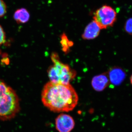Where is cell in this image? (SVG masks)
Returning a JSON list of instances; mask_svg holds the SVG:
<instances>
[{
    "label": "cell",
    "instance_id": "obj_1",
    "mask_svg": "<svg viewBox=\"0 0 132 132\" xmlns=\"http://www.w3.org/2000/svg\"><path fill=\"white\" fill-rule=\"evenodd\" d=\"M78 94L70 84H57L49 82L44 86L42 101L45 106L56 113L72 111L78 104Z\"/></svg>",
    "mask_w": 132,
    "mask_h": 132
},
{
    "label": "cell",
    "instance_id": "obj_2",
    "mask_svg": "<svg viewBox=\"0 0 132 132\" xmlns=\"http://www.w3.org/2000/svg\"><path fill=\"white\" fill-rule=\"evenodd\" d=\"M51 57L53 65L47 71L50 82L63 85L70 84L76 76V72L68 65L62 62L56 53H52Z\"/></svg>",
    "mask_w": 132,
    "mask_h": 132
},
{
    "label": "cell",
    "instance_id": "obj_3",
    "mask_svg": "<svg viewBox=\"0 0 132 132\" xmlns=\"http://www.w3.org/2000/svg\"><path fill=\"white\" fill-rule=\"evenodd\" d=\"M20 108L18 96L10 88L7 93L0 98V119H12L18 113Z\"/></svg>",
    "mask_w": 132,
    "mask_h": 132
},
{
    "label": "cell",
    "instance_id": "obj_4",
    "mask_svg": "<svg viewBox=\"0 0 132 132\" xmlns=\"http://www.w3.org/2000/svg\"><path fill=\"white\" fill-rule=\"evenodd\" d=\"M93 18L101 29H105L112 26L115 22L116 13L111 7L105 5L96 10Z\"/></svg>",
    "mask_w": 132,
    "mask_h": 132
},
{
    "label": "cell",
    "instance_id": "obj_5",
    "mask_svg": "<svg viewBox=\"0 0 132 132\" xmlns=\"http://www.w3.org/2000/svg\"><path fill=\"white\" fill-rule=\"evenodd\" d=\"M75 126V122L71 116L62 113L55 119L56 129L59 132H71Z\"/></svg>",
    "mask_w": 132,
    "mask_h": 132
},
{
    "label": "cell",
    "instance_id": "obj_6",
    "mask_svg": "<svg viewBox=\"0 0 132 132\" xmlns=\"http://www.w3.org/2000/svg\"><path fill=\"white\" fill-rule=\"evenodd\" d=\"M108 75L110 82L116 86L121 85L126 76L125 71L119 67L111 68L109 72Z\"/></svg>",
    "mask_w": 132,
    "mask_h": 132
},
{
    "label": "cell",
    "instance_id": "obj_7",
    "mask_svg": "<svg viewBox=\"0 0 132 132\" xmlns=\"http://www.w3.org/2000/svg\"><path fill=\"white\" fill-rule=\"evenodd\" d=\"M109 82L107 74L103 73L94 77L92 79V85L95 91L101 92L107 87Z\"/></svg>",
    "mask_w": 132,
    "mask_h": 132
},
{
    "label": "cell",
    "instance_id": "obj_8",
    "mask_svg": "<svg viewBox=\"0 0 132 132\" xmlns=\"http://www.w3.org/2000/svg\"><path fill=\"white\" fill-rule=\"evenodd\" d=\"M101 29L94 20L87 26L82 35V38L85 40H91L97 38Z\"/></svg>",
    "mask_w": 132,
    "mask_h": 132
},
{
    "label": "cell",
    "instance_id": "obj_9",
    "mask_svg": "<svg viewBox=\"0 0 132 132\" xmlns=\"http://www.w3.org/2000/svg\"><path fill=\"white\" fill-rule=\"evenodd\" d=\"M15 20L19 24H24L27 22L30 18V14L27 9L21 8L15 12L13 16Z\"/></svg>",
    "mask_w": 132,
    "mask_h": 132
},
{
    "label": "cell",
    "instance_id": "obj_10",
    "mask_svg": "<svg viewBox=\"0 0 132 132\" xmlns=\"http://www.w3.org/2000/svg\"><path fill=\"white\" fill-rule=\"evenodd\" d=\"M10 88V87L8 86L5 82L0 79V98L5 95Z\"/></svg>",
    "mask_w": 132,
    "mask_h": 132
},
{
    "label": "cell",
    "instance_id": "obj_11",
    "mask_svg": "<svg viewBox=\"0 0 132 132\" xmlns=\"http://www.w3.org/2000/svg\"><path fill=\"white\" fill-rule=\"evenodd\" d=\"M61 38L62 45L64 48V50H65V52H66V50L68 49L69 47L71 46V44L67 39V36L65 34L62 35Z\"/></svg>",
    "mask_w": 132,
    "mask_h": 132
},
{
    "label": "cell",
    "instance_id": "obj_12",
    "mask_svg": "<svg viewBox=\"0 0 132 132\" xmlns=\"http://www.w3.org/2000/svg\"><path fill=\"white\" fill-rule=\"evenodd\" d=\"M6 12V5L3 0H0V18L4 16Z\"/></svg>",
    "mask_w": 132,
    "mask_h": 132
},
{
    "label": "cell",
    "instance_id": "obj_13",
    "mask_svg": "<svg viewBox=\"0 0 132 132\" xmlns=\"http://www.w3.org/2000/svg\"><path fill=\"white\" fill-rule=\"evenodd\" d=\"M125 29L127 32L132 35V18L128 19L125 26Z\"/></svg>",
    "mask_w": 132,
    "mask_h": 132
},
{
    "label": "cell",
    "instance_id": "obj_14",
    "mask_svg": "<svg viewBox=\"0 0 132 132\" xmlns=\"http://www.w3.org/2000/svg\"><path fill=\"white\" fill-rule=\"evenodd\" d=\"M6 40V36L4 30L0 26V46L4 43Z\"/></svg>",
    "mask_w": 132,
    "mask_h": 132
},
{
    "label": "cell",
    "instance_id": "obj_15",
    "mask_svg": "<svg viewBox=\"0 0 132 132\" xmlns=\"http://www.w3.org/2000/svg\"><path fill=\"white\" fill-rule=\"evenodd\" d=\"M130 81L131 84L132 85V74L131 75V77H130Z\"/></svg>",
    "mask_w": 132,
    "mask_h": 132
}]
</instances>
